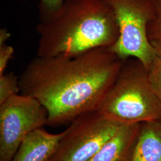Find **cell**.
<instances>
[{
    "label": "cell",
    "instance_id": "cell-1",
    "mask_svg": "<svg viewBox=\"0 0 161 161\" xmlns=\"http://www.w3.org/2000/svg\"><path fill=\"white\" fill-rule=\"evenodd\" d=\"M124 60L105 47L73 56H36L19 76L20 92L45 108L47 125L71 122L97 110Z\"/></svg>",
    "mask_w": 161,
    "mask_h": 161
},
{
    "label": "cell",
    "instance_id": "cell-2",
    "mask_svg": "<svg viewBox=\"0 0 161 161\" xmlns=\"http://www.w3.org/2000/svg\"><path fill=\"white\" fill-rule=\"evenodd\" d=\"M36 56H73L98 48H111L119 30L114 13L104 0H65L36 26Z\"/></svg>",
    "mask_w": 161,
    "mask_h": 161
},
{
    "label": "cell",
    "instance_id": "cell-3",
    "mask_svg": "<svg viewBox=\"0 0 161 161\" xmlns=\"http://www.w3.org/2000/svg\"><path fill=\"white\" fill-rule=\"evenodd\" d=\"M97 111L122 124L161 120V103L147 68L137 58L125 59Z\"/></svg>",
    "mask_w": 161,
    "mask_h": 161
},
{
    "label": "cell",
    "instance_id": "cell-4",
    "mask_svg": "<svg viewBox=\"0 0 161 161\" xmlns=\"http://www.w3.org/2000/svg\"><path fill=\"white\" fill-rule=\"evenodd\" d=\"M114 13L119 36L110 48L122 60L137 58L146 68L156 54L147 36V26L156 16L154 0H104Z\"/></svg>",
    "mask_w": 161,
    "mask_h": 161
},
{
    "label": "cell",
    "instance_id": "cell-5",
    "mask_svg": "<svg viewBox=\"0 0 161 161\" xmlns=\"http://www.w3.org/2000/svg\"><path fill=\"white\" fill-rule=\"evenodd\" d=\"M123 124L98 111L76 118L65 130L50 161H88Z\"/></svg>",
    "mask_w": 161,
    "mask_h": 161
},
{
    "label": "cell",
    "instance_id": "cell-6",
    "mask_svg": "<svg viewBox=\"0 0 161 161\" xmlns=\"http://www.w3.org/2000/svg\"><path fill=\"white\" fill-rule=\"evenodd\" d=\"M47 121L45 108L29 95L18 93L0 104V161H10L26 136Z\"/></svg>",
    "mask_w": 161,
    "mask_h": 161
},
{
    "label": "cell",
    "instance_id": "cell-7",
    "mask_svg": "<svg viewBox=\"0 0 161 161\" xmlns=\"http://www.w3.org/2000/svg\"><path fill=\"white\" fill-rule=\"evenodd\" d=\"M65 130L52 134L42 128L31 132L20 144L10 161H50Z\"/></svg>",
    "mask_w": 161,
    "mask_h": 161
},
{
    "label": "cell",
    "instance_id": "cell-8",
    "mask_svg": "<svg viewBox=\"0 0 161 161\" xmlns=\"http://www.w3.org/2000/svg\"><path fill=\"white\" fill-rule=\"evenodd\" d=\"M124 161H161V120L140 123Z\"/></svg>",
    "mask_w": 161,
    "mask_h": 161
},
{
    "label": "cell",
    "instance_id": "cell-9",
    "mask_svg": "<svg viewBox=\"0 0 161 161\" xmlns=\"http://www.w3.org/2000/svg\"><path fill=\"white\" fill-rule=\"evenodd\" d=\"M140 124H123L88 161H124Z\"/></svg>",
    "mask_w": 161,
    "mask_h": 161
},
{
    "label": "cell",
    "instance_id": "cell-10",
    "mask_svg": "<svg viewBox=\"0 0 161 161\" xmlns=\"http://www.w3.org/2000/svg\"><path fill=\"white\" fill-rule=\"evenodd\" d=\"M20 92L19 76L13 72H5L0 75V104Z\"/></svg>",
    "mask_w": 161,
    "mask_h": 161
},
{
    "label": "cell",
    "instance_id": "cell-11",
    "mask_svg": "<svg viewBox=\"0 0 161 161\" xmlns=\"http://www.w3.org/2000/svg\"><path fill=\"white\" fill-rule=\"evenodd\" d=\"M150 82L161 103V59L156 56L147 68Z\"/></svg>",
    "mask_w": 161,
    "mask_h": 161
},
{
    "label": "cell",
    "instance_id": "cell-12",
    "mask_svg": "<svg viewBox=\"0 0 161 161\" xmlns=\"http://www.w3.org/2000/svg\"><path fill=\"white\" fill-rule=\"evenodd\" d=\"M156 16L147 26V36L150 41L161 39V0H154Z\"/></svg>",
    "mask_w": 161,
    "mask_h": 161
},
{
    "label": "cell",
    "instance_id": "cell-13",
    "mask_svg": "<svg viewBox=\"0 0 161 161\" xmlns=\"http://www.w3.org/2000/svg\"><path fill=\"white\" fill-rule=\"evenodd\" d=\"M65 0H40L39 13L40 18L48 17L58 10L64 4Z\"/></svg>",
    "mask_w": 161,
    "mask_h": 161
},
{
    "label": "cell",
    "instance_id": "cell-14",
    "mask_svg": "<svg viewBox=\"0 0 161 161\" xmlns=\"http://www.w3.org/2000/svg\"><path fill=\"white\" fill-rule=\"evenodd\" d=\"M14 53L12 46L4 44L0 45V75L5 73L6 68Z\"/></svg>",
    "mask_w": 161,
    "mask_h": 161
},
{
    "label": "cell",
    "instance_id": "cell-15",
    "mask_svg": "<svg viewBox=\"0 0 161 161\" xmlns=\"http://www.w3.org/2000/svg\"><path fill=\"white\" fill-rule=\"evenodd\" d=\"M150 43L154 48L156 56L161 59V39L150 41Z\"/></svg>",
    "mask_w": 161,
    "mask_h": 161
},
{
    "label": "cell",
    "instance_id": "cell-16",
    "mask_svg": "<svg viewBox=\"0 0 161 161\" xmlns=\"http://www.w3.org/2000/svg\"><path fill=\"white\" fill-rule=\"evenodd\" d=\"M10 37V33L5 29L0 30V45L6 44V42Z\"/></svg>",
    "mask_w": 161,
    "mask_h": 161
}]
</instances>
